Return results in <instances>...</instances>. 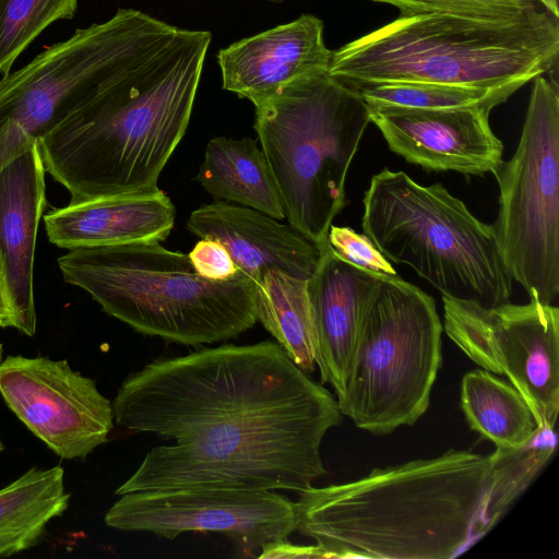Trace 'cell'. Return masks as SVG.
<instances>
[{"mask_svg":"<svg viewBox=\"0 0 559 559\" xmlns=\"http://www.w3.org/2000/svg\"><path fill=\"white\" fill-rule=\"evenodd\" d=\"M258 558H325L317 545L299 546L286 540L271 543L261 548Z\"/></svg>","mask_w":559,"mask_h":559,"instance_id":"f546056e","label":"cell"},{"mask_svg":"<svg viewBox=\"0 0 559 559\" xmlns=\"http://www.w3.org/2000/svg\"><path fill=\"white\" fill-rule=\"evenodd\" d=\"M493 175L499 211L492 224L506 269L531 300L552 305L559 293V87L534 85L518 148Z\"/></svg>","mask_w":559,"mask_h":559,"instance_id":"9c48e42d","label":"cell"},{"mask_svg":"<svg viewBox=\"0 0 559 559\" xmlns=\"http://www.w3.org/2000/svg\"><path fill=\"white\" fill-rule=\"evenodd\" d=\"M443 329L476 365L506 376L540 429L559 412V310L531 300L483 306L442 296Z\"/></svg>","mask_w":559,"mask_h":559,"instance_id":"30bf717a","label":"cell"},{"mask_svg":"<svg viewBox=\"0 0 559 559\" xmlns=\"http://www.w3.org/2000/svg\"><path fill=\"white\" fill-rule=\"evenodd\" d=\"M0 394L15 416L51 451L84 460L108 440L112 402L66 359L10 355L0 364Z\"/></svg>","mask_w":559,"mask_h":559,"instance_id":"4fadbf2b","label":"cell"},{"mask_svg":"<svg viewBox=\"0 0 559 559\" xmlns=\"http://www.w3.org/2000/svg\"><path fill=\"white\" fill-rule=\"evenodd\" d=\"M199 275L211 281H227L240 271L227 249L217 240H199L188 254Z\"/></svg>","mask_w":559,"mask_h":559,"instance_id":"f1b7e54d","label":"cell"},{"mask_svg":"<svg viewBox=\"0 0 559 559\" xmlns=\"http://www.w3.org/2000/svg\"><path fill=\"white\" fill-rule=\"evenodd\" d=\"M331 57L323 22L302 14L219 49L217 62L223 88L255 106L292 82L326 73Z\"/></svg>","mask_w":559,"mask_h":559,"instance_id":"9a60e30c","label":"cell"},{"mask_svg":"<svg viewBox=\"0 0 559 559\" xmlns=\"http://www.w3.org/2000/svg\"><path fill=\"white\" fill-rule=\"evenodd\" d=\"M540 5L559 17L558 0H536Z\"/></svg>","mask_w":559,"mask_h":559,"instance_id":"1f68e13d","label":"cell"},{"mask_svg":"<svg viewBox=\"0 0 559 559\" xmlns=\"http://www.w3.org/2000/svg\"><path fill=\"white\" fill-rule=\"evenodd\" d=\"M369 110V109H368ZM491 109L389 108L369 110L392 152L435 171L464 175L495 173L503 144L489 123Z\"/></svg>","mask_w":559,"mask_h":559,"instance_id":"5bb4252c","label":"cell"},{"mask_svg":"<svg viewBox=\"0 0 559 559\" xmlns=\"http://www.w3.org/2000/svg\"><path fill=\"white\" fill-rule=\"evenodd\" d=\"M2 355H3V345H2V343H1V341H0V364H1V362H2V360H3V359H2Z\"/></svg>","mask_w":559,"mask_h":559,"instance_id":"d6a6232c","label":"cell"},{"mask_svg":"<svg viewBox=\"0 0 559 559\" xmlns=\"http://www.w3.org/2000/svg\"><path fill=\"white\" fill-rule=\"evenodd\" d=\"M520 87L519 85H507L489 88L432 82H383L354 86L369 110L472 107L492 110Z\"/></svg>","mask_w":559,"mask_h":559,"instance_id":"cb8c5ba5","label":"cell"},{"mask_svg":"<svg viewBox=\"0 0 559 559\" xmlns=\"http://www.w3.org/2000/svg\"><path fill=\"white\" fill-rule=\"evenodd\" d=\"M320 248L307 293L316 333V364L322 383L333 386L337 400L345 389L365 310L381 275L341 259L330 243Z\"/></svg>","mask_w":559,"mask_h":559,"instance_id":"e0dca14e","label":"cell"},{"mask_svg":"<svg viewBox=\"0 0 559 559\" xmlns=\"http://www.w3.org/2000/svg\"><path fill=\"white\" fill-rule=\"evenodd\" d=\"M397 8L400 15L448 14L479 20L520 17L542 5L536 0H373Z\"/></svg>","mask_w":559,"mask_h":559,"instance_id":"4316f807","label":"cell"},{"mask_svg":"<svg viewBox=\"0 0 559 559\" xmlns=\"http://www.w3.org/2000/svg\"><path fill=\"white\" fill-rule=\"evenodd\" d=\"M361 226L378 250L411 266L442 296L491 307L510 301L512 277L492 225L441 183L383 168L364 195Z\"/></svg>","mask_w":559,"mask_h":559,"instance_id":"52a82bcc","label":"cell"},{"mask_svg":"<svg viewBox=\"0 0 559 559\" xmlns=\"http://www.w3.org/2000/svg\"><path fill=\"white\" fill-rule=\"evenodd\" d=\"M79 0H0V73L51 23L73 17Z\"/></svg>","mask_w":559,"mask_h":559,"instance_id":"484cf974","label":"cell"},{"mask_svg":"<svg viewBox=\"0 0 559 559\" xmlns=\"http://www.w3.org/2000/svg\"><path fill=\"white\" fill-rule=\"evenodd\" d=\"M114 420L169 445L151 449L115 493L178 488L290 490L326 472L321 443L336 399L275 342L223 344L129 374Z\"/></svg>","mask_w":559,"mask_h":559,"instance_id":"6da1fadb","label":"cell"},{"mask_svg":"<svg viewBox=\"0 0 559 559\" xmlns=\"http://www.w3.org/2000/svg\"><path fill=\"white\" fill-rule=\"evenodd\" d=\"M257 318L302 371L316 364V333L307 281L266 270L255 283Z\"/></svg>","mask_w":559,"mask_h":559,"instance_id":"603a6c76","label":"cell"},{"mask_svg":"<svg viewBox=\"0 0 559 559\" xmlns=\"http://www.w3.org/2000/svg\"><path fill=\"white\" fill-rule=\"evenodd\" d=\"M63 280L136 332L187 346L234 338L258 321L255 283L211 281L158 240L78 247L58 259Z\"/></svg>","mask_w":559,"mask_h":559,"instance_id":"5b68a950","label":"cell"},{"mask_svg":"<svg viewBox=\"0 0 559 559\" xmlns=\"http://www.w3.org/2000/svg\"><path fill=\"white\" fill-rule=\"evenodd\" d=\"M211 40L209 31L131 9L109 71L38 139L45 170L70 202L158 189L188 128Z\"/></svg>","mask_w":559,"mask_h":559,"instance_id":"7a4b0ae2","label":"cell"},{"mask_svg":"<svg viewBox=\"0 0 559 559\" xmlns=\"http://www.w3.org/2000/svg\"><path fill=\"white\" fill-rule=\"evenodd\" d=\"M4 447H3V443L2 441L0 440V453L3 451Z\"/></svg>","mask_w":559,"mask_h":559,"instance_id":"836d02e7","label":"cell"},{"mask_svg":"<svg viewBox=\"0 0 559 559\" xmlns=\"http://www.w3.org/2000/svg\"><path fill=\"white\" fill-rule=\"evenodd\" d=\"M460 404L469 428L500 449L524 448L540 430L521 393L485 369L464 374Z\"/></svg>","mask_w":559,"mask_h":559,"instance_id":"7402d4cb","label":"cell"},{"mask_svg":"<svg viewBox=\"0 0 559 559\" xmlns=\"http://www.w3.org/2000/svg\"><path fill=\"white\" fill-rule=\"evenodd\" d=\"M556 444L554 429H540L534 440L521 449H500L490 454L492 483L484 510L485 533L506 512L550 457Z\"/></svg>","mask_w":559,"mask_h":559,"instance_id":"d4e9b609","label":"cell"},{"mask_svg":"<svg viewBox=\"0 0 559 559\" xmlns=\"http://www.w3.org/2000/svg\"><path fill=\"white\" fill-rule=\"evenodd\" d=\"M60 465L33 467L0 489V558L35 547L50 521L69 507Z\"/></svg>","mask_w":559,"mask_h":559,"instance_id":"44dd1931","label":"cell"},{"mask_svg":"<svg viewBox=\"0 0 559 559\" xmlns=\"http://www.w3.org/2000/svg\"><path fill=\"white\" fill-rule=\"evenodd\" d=\"M187 228L200 239L219 241L254 283L270 269L308 281L321 255V248L289 223L221 200L193 211Z\"/></svg>","mask_w":559,"mask_h":559,"instance_id":"2e32d148","label":"cell"},{"mask_svg":"<svg viewBox=\"0 0 559 559\" xmlns=\"http://www.w3.org/2000/svg\"><path fill=\"white\" fill-rule=\"evenodd\" d=\"M328 241L341 259L355 266L380 275H397L390 261L366 235H360L349 227L331 225Z\"/></svg>","mask_w":559,"mask_h":559,"instance_id":"83f0119b","label":"cell"},{"mask_svg":"<svg viewBox=\"0 0 559 559\" xmlns=\"http://www.w3.org/2000/svg\"><path fill=\"white\" fill-rule=\"evenodd\" d=\"M130 9L80 28L0 81V170L104 79L120 49Z\"/></svg>","mask_w":559,"mask_h":559,"instance_id":"8fae6325","label":"cell"},{"mask_svg":"<svg viewBox=\"0 0 559 559\" xmlns=\"http://www.w3.org/2000/svg\"><path fill=\"white\" fill-rule=\"evenodd\" d=\"M45 167L38 141L0 170V253L17 330L36 333L34 257L46 206Z\"/></svg>","mask_w":559,"mask_h":559,"instance_id":"ac0fdd59","label":"cell"},{"mask_svg":"<svg viewBox=\"0 0 559 559\" xmlns=\"http://www.w3.org/2000/svg\"><path fill=\"white\" fill-rule=\"evenodd\" d=\"M0 328H17V318L0 253Z\"/></svg>","mask_w":559,"mask_h":559,"instance_id":"4dcf8cb0","label":"cell"},{"mask_svg":"<svg viewBox=\"0 0 559 559\" xmlns=\"http://www.w3.org/2000/svg\"><path fill=\"white\" fill-rule=\"evenodd\" d=\"M107 526L174 539L188 532L219 533L253 552L296 531L295 501L275 490L178 488L121 495Z\"/></svg>","mask_w":559,"mask_h":559,"instance_id":"7c38bea8","label":"cell"},{"mask_svg":"<svg viewBox=\"0 0 559 559\" xmlns=\"http://www.w3.org/2000/svg\"><path fill=\"white\" fill-rule=\"evenodd\" d=\"M254 107V129L288 223L319 247L329 243L370 123L367 105L326 72L292 82Z\"/></svg>","mask_w":559,"mask_h":559,"instance_id":"8992f818","label":"cell"},{"mask_svg":"<svg viewBox=\"0 0 559 559\" xmlns=\"http://www.w3.org/2000/svg\"><path fill=\"white\" fill-rule=\"evenodd\" d=\"M175 206L160 190L69 202L44 216L49 241L64 249L164 240Z\"/></svg>","mask_w":559,"mask_h":559,"instance_id":"d6986e66","label":"cell"},{"mask_svg":"<svg viewBox=\"0 0 559 559\" xmlns=\"http://www.w3.org/2000/svg\"><path fill=\"white\" fill-rule=\"evenodd\" d=\"M491 456L450 449L298 492L296 531L325 558L449 559L485 533Z\"/></svg>","mask_w":559,"mask_h":559,"instance_id":"3957f363","label":"cell"},{"mask_svg":"<svg viewBox=\"0 0 559 559\" xmlns=\"http://www.w3.org/2000/svg\"><path fill=\"white\" fill-rule=\"evenodd\" d=\"M197 180L217 200L248 206L276 219L286 217L265 155L251 138L210 140Z\"/></svg>","mask_w":559,"mask_h":559,"instance_id":"ffe728a7","label":"cell"},{"mask_svg":"<svg viewBox=\"0 0 559 559\" xmlns=\"http://www.w3.org/2000/svg\"><path fill=\"white\" fill-rule=\"evenodd\" d=\"M558 53V17L542 7L509 20L399 15L332 51L328 73L352 87L383 82L522 87L556 67Z\"/></svg>","mask_w":559,"mask_h":559,"instance_id":"277c9868","label":"cell"},{"mask_svg":"<svg viewBox=\"0 0 559 559\" xmlns=\"http://www.w3.org/2000/svg\"><path fill=\"white\" fill-rule=\"evenodd\" d=\"M442 330L430 295L397 275H381L336 400L342 415L378 436L414 425L430 405Z\"/></svg>","mask_w":559,"mask_h":559,"instance_id":"ba28073f","label":"cell"},{"mask_svg":"<svg viewBox=\"0 0 559 559\" xmlns=\"http://www.w3.org/2000/svg\"><path fill=\"white\" fill-rule=\"evenodd\" d=\"M267 1H271V2H282L283 0H267Z\"/></svg>","mask_w":559,"mask_h":559,"instance_id":"e575fe53","label":"cell"}]
</instances>
